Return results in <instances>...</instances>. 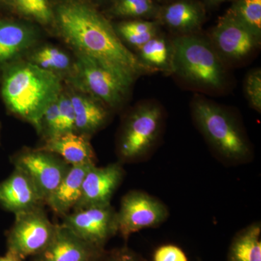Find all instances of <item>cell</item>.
Here are the masks:
<instances>
[{
  "instance_id": "cell-4",
  "label": "cell",
  "mask_w": 261,
  "mask_h": 261,
  "mask_svg": "<svg viewBox=\"0 0 261 261\" xmlns=\"http://www.w3.org/2000/svg\"><path fill=\"white\" fill-rule=\"evenodd\" d=\"M196 126L219 157L228 163L246 162L252 149L234 117L217 103L195 96L191 105Z\"/></svg>"
},
{
  "instance_id": "cell-1",
  "label": "cell",
  "mask_w": 261,
  "mask_h": 261,
  "mask_svg": "<svg viewBox=\"0 0 261 261\" xmlns=\"http://www.w3.org/2000/svg\"><path fill=\"white\" fill-rule=\"evenodd\" d=\"M60 34L75 53L100 62L130 86L153 73L123 44L108 17L88 0H60L53 10Z\"/></svg>"
},
{
  "instance_id": "cell-6",
  "label": "cell",
  "mask_w": 261,
  "mask_h": 261,
  "mask_svg": "<svg viewBox=\"0 0 261 261\" xmlns=\"http://www.w3.org/2000/svg\"><path fill=\"white\" fill-rule=\"evenodd\" d=\"M72 82L82 92L106 105L109 109L121 107L132 86L100 62L76 53Z\"/></svg>"
},
{
  "instance_id": "cell-32",
  "label": "cell",
  "mask_w": 261,
  "mask_h": 261,
  "mask_svg": "<svg viewBox=\"0 0 261 261\" xmlns=\"http://www.w3.org/2000/svg\"><path fill=\"white\" fill-rule=\"evenodd\" d=\"M205 5L206 8H215L224 4V3H228V2L235 1V0H201Z\"/></svg>"
},
{
  "instance_id": "cell-17",
  "label": "cell",
  "mask_w": 261,
  "mask_h": 261,
  "mask_svg": "<svg viewBox=\"0 0 261 261\" xmlns=\"http://www.w3.org/2000/svg\"><path fill=\"white\" fill-rule=\"evenodd\" d=\"M96 164L70 166L55 191L46 200L55 214L62 217L74 210L82 196V184L89 168Z\"/></svg>"
},
{
  "instance_id": "cell-28",
  "label": "cell",
  "mask_w": 261,
  "mask_h": 261,
  "mask_svg": "<svg viewBox=\"0 0 261 261\" xmlns=\"http://www.w3.org/2000/svg\"><path fill=\"white\" fill-rule=\"evenodd\" d=\"M247 100L254 110L261 111V70L260 68L251 70L247 75L244 84Z\"/></svg>"
},
{
  "instance_id": "cell-25",
  "label": "cell",
  "mask_w": 261,
  "mask_h": 261,
  "mask_svg": "<svg viewBox=\"0 0 261 261\" xmlns=\"http://www.w3.org/2000/svg\"><path fill=\"white\" fill-rule=\"evenodd\" d=\"M226 13L261 39V0H235Z\"/></svg>"
},
{
  "instance_id": "cell-22",
  "label": "cell",
  "mask_w": 261,
  "mask_h": 261,
  "mask_svg": "<svg viewBox=\"0 0 261 261\" xmlns=\"http://www.w3.org/2000/svg\"><path fill=\"white\" fill-rule=\"evenodd\" d=\"M113 27L123 44L133 47L135 50L161 34V28L155 20L145 19L123 20Z\"/></svg>"
},
{
  "instance_id": "cell-12",
  "label": "cell",
  "mask_w": 261,
  "mask_h": 261,
  "mask_svg": "<svg viewBox=\"0 0 261 261\" xmlns=\"http://www.w3.org/2000/svg\"><path fill=\"white\" fill-rule=\"evenodd\" d=\"M106 249L82 240L61 224L48 246L30 261H102Z\"/></svg>"
},
{
  "instance_id": "cell-14",
  "label": "cell",
  "mask_w": 261,
  "mask_h": 261,
  "mask_svg": "<svg viewBox=\"0 0 261 261\" xmlns=\"http://www.w3.org/2000/svg\"><path fill=\"white\" fill-rule=\"evenodd\" d=\"M201 0H172L161 5L154 20L176 36L197 34L206 20Z\"/></svg>"
},
{
  "instance_id": "cell-34",
  "label": "cell",
  "mask_w": 261,
  "mask_h": 261,
  "mask_svg": "<svg viewBox=\"0 0 261 261\" xmlns=\"http://www.w3.org/2000/svg\"><path fill=\"white\" fill-rule=\"evenodd\" d=\"M0 7L14 8V0H0Z\"/></svg>"
},
{
  "instance_id": "cell-19",
  "label": "cell",
  "mask_w": 261,
  "mask_h": 261,
  "mask_svg": "<svg viewBox=\"0 0 261 261\" xmlns=\"http://www.w3.org/2000/svg\"><path fill=\"white\" fill-rule=\"evenodd\" d=\"M69 96L75 111V132L89 137L106 126L110 117L106 105L85 93Z\"/></svg>"
},
{
  "instance_id": "cell-26",
  "label": "cell",
  "mask_w": 261,
  "mask_h": 261,
  "mask_svg": "<svg viewBox=\"0 0 261 261\" xmlns=\"http://www.w3.org/2000/svg\"><path fill=\"white\" fill-rule=\"evenodd\" d=\"M14 8L20 14L43 25L54 21L53 9L48 0H14Z\"/></svg>"
},
{
  "instance_id": "cell-29",
  "label": "cell",
  "mask_w": 261,
  "mask_h": 261,
  "mask_svg": "<svg viewBox=\"0 0 261 261\" xmlns=\"http://www.w3.org/2000/svg\"><path fill=\"white\" fill-rule=\"evenodd\" d=\"M62 134L75 132V111L68 94L62 93L58 97Z\"/></svg>"
},
{
  "instance_id": "cell-30",
  "label": "cell",
  "mask_w": 261,
  "mask_h": 261,
  "mask_svg": "<svg viewBox=\"0 0 261 261\" xmlns=\"http://www.w3.org/2000/svg\"><path fill=\"white\" fill-rule=\"evenodd\" d=\"M153 261H188L186 254L173 245L159 247L154 252Z\"/></svg>"
},
{
  "instance_id": "cell-2",
  "label": "cell",
  "mask_w": 261,
  "mask_h": 261,
  "mask_svg": "<svg viewBox=\"0 0 261 261\" xmlns=\"http://www.w3.org/2000/svg\"><path fill=\"white\" fill-rule=\"evenodd\" d=\"M61 92L60 75L31 62L13 63L3 73L2 95L7 108L37 132L44 111Z\"/></svg>"
},
{
  "instance_id": "cell-31",
  "label": "cell",
  "mask_w": 261,
  "mask_h": 261,
  "mask_svg": "<svg viewBox=\"0 0 261 261\" xmlns=\"http://www.w3.org/2000/svg\"><path fill=\"white\" fill-rule=\"evenodd\" d=\"M102 261H145L140 255L127 247L106 251Z\"/></svg>"
},
{
  "instance_id": "cell-10",
  "label": "cell",
  "mask_w": 261,
  "mask_h": 261,
  "mask_svg": "<svg viewBox=\"0 0 261 261\" xmlns=\"http://www.w3.org/2000/svg\"><path fill=\"white\" fill-rule=\"evenodd\" d=\"M61 224L82 240L102 249L118 233L117 211L111 204L73 211L63 216Z\"/></svg>"
},
{
  "instance_id": "cell-18",
  "label": "cell",
  "mask_w": 261,
  "mask_h": 261,
  "mask_svg": "<svg viewBox=\"0 0 261 261\" xmlns=\"http://www.w3.org/2000/svg\"><path fill=\"white\" fill-rule=\"evenodd\" d=\"M37 33L28 24L0 18V64L10 63L32 47Z\"/></svg>"
},
{
  "instance_id": "cell-8",
  "label": "cell",
  "mask_w": 261,
  "mask_h": 261,
  "mask_svg": "<svg viewBox=\"0 0 261 261\" xmlns=\"http://www.w3.org/2000/svg\"><path fill=\"white\" fill-rule=\"evenodd\" d=\"M168 216V207L162 201L143 191L128 192L117 211L118 233L127 240L140 230L161 226Z\"/></svg>"
},
{
  "instance_id": "cell-13",
  "label": "cell",
  "mask_w": 261,
  "mask_h": 261,
  "mask_svg": "<svg viewBox=\"0 0 261 261\" xmlns=\"http://www.w3.org/2000/svg\"><path fill=\"white\" fill-rule=\"evenodd\" d=\"M124 174V169L119 162L111 163L104 167L92 166L86 173L82 196L73 211L111 205V199L123 181Z\"/></svg>"
},
{
  "instance_id": "cell-33",
  "label": "cell",
  "mask_w": 261,
  "mask_h": 261,
  "mask_svg": "<svg viewBox=\"0 0 261 261\" xmlns=\"http://www.w3.org/2000/svg\"><path fill=\"white\" fill-rule=\"evenodd\" d=\"M0 261H21L18 257L15 256L13 254L7 252L3 256H0Z\"/></svg>"
},
{
  "instance_id": "cell-3",
  "label": "cell",
  "mask_w": 261,
  "mask_h": 261,
  "mask_svg": "<svg viewBox=\"0 0 261 261\" xmlns=\"http://www.w3.org/2000/svg\"><path fill=\"white\" fill-rule=\"evenodd\" d=\"M171 42V73L196 88L220 92L228 74L209 39L197 34L176 36Z\"/></svg>"
},
{
  "instance_id": "cell-23",
  "label": "cell",
  "mask_w": 261,
  "mask_h": 261,
  "mask_svg": "<svg viewBox=\"0 0 261 261\" xmlns=\"http://www.w3.org/2000/svg\"><path fill=\"white\" fill-rule=\"evenodd\" d=\"M106 16L123 20H154L161 6L156 0H111Z\"/></svg>"
},
{
  "instance_id": "cell-16",
  "label": "cell",
  "mask_w": 261,
  "mask_h": 261,
  "mask_svg": "<svg viewBox=\"0 0 261 261\" xmlns=\"http://www.w3.org/2000/svg\"><path fill=\"white\" fill-rule=\"evenodd\" d=\"M38 149L57 154L70 166L96 164V155L89 137L75 132L48 139Z\"/></svg>"
},
{
  "instance_id": "cell-15",
  "label": "cell",
  "mask_w": 261,
  "mask_h": 261,
  "mask_svg": "<svg viewBox=\"0 0 261 261\" xmlns=\"http://www.w3.org/2000/svg\"><path fill=\"white\" fill-rule=\"evenodd\" d=\"M44 205L34 182L20 170L15 168L9 177L0 182V205L5 210L15 215Z\"/></svg>"
},
{
  "instance_id": "cell-11",
  "label": "cell",
  "mask_w": 261,
  "mask_h": 261,
  "mask_svg": "<svg viewBox=\"0 0 261 261\" xmlns=\"http://www.w3.org/2000/svg\"><path fill=\"white\" fill-rule=\"evenodd\" d=\"M260 40L227 13L220 17L209 35V41L223 61H243L256 50Z\"/></svg>"
},
{
  "instance_id": "cell-7",
  "label": "cell",
  "mask_w": 261,
  "mask_h": 261,
  "mask_svg": "<svg viewBox=\"0 0 261 261\" xmlns=\"http://www.w3.org/2000/svg\"><path fill=\"white\" fill-rule=\"evenodd\" d=\"M15 216L14 224L7 234V252L23 261L48 246L56 233L57 224L51 222L43 207Z\"/></svg>"
},
{
  "instance_id": "cell-36",
  "label": "cell",
  "mask_w": 261,
  "mask_h": 261,
  "mask_svg": "<svg viewBox=\"0 0 261 261\" xmlns=\"http://www.w3.org/2000/svg\"><path fill=\"white\" fill-rule=\"evenodd\" d=\"M98 1H100V2H102V3H109L110 1H111V0H98Z\"/></svg>"
},
{
  "instance_id": "cell-35",
  "label": "cell",
  "mask_w": 261,
  "mask_h": 261,
  "mask_svg": "<svg viewBox=\"0 0 261 261\" xmlns=\"http://www.w3.org/2000/svg\"><path fill=\"white\" fill-rule=\"evenodd\" d=\"M159 4L163 5L165 4V3H167L168 2L172 1V0H156Z\"/></svg>"
},
{
  "instance_id": "cell-21",
  "label": "cell",
  "mask_w": 261,
  "mask_h": 261,
  "mask_svg": "<svg viewBox=\"0 0 261 261\" xmlns=\"http://www.w3.org/2000/svg\"><path fill=\"white\" fill-rule=\"evenodd\" d=\"M135 55L152 72L171 73V42L161 33L137 49Z\"/></svg>"
},
{
  "instance_id": "cell-20",
  "label": "cell",
  "mask_w": 261,
  "mask_h": 261,
  "mask_svg": "<svg viewBox=\"0 0 261 261\" xmlns=\"http://www.w3.org/2000/svg\"><path fill=\"white\" fill-rule=\"evenodd\" d=\"M227 261H261V224L252 223L237 233L228 250Z\"/></svg>"
},
{
  "instance_id": "cell-5",
  "label": "cell",
  "mask_w": 261,
  "mask_h": 261,
  "mask_svg": "<svg viewBox=\"0 0 261 261\" xmlns=\"http://www.w3.org/2000/svg\"><path fill=\"white\" fill-rule=\"evenodd\" d=\"M163 122V110L158 103L147 101L134 108L127 116L120 136V159L129 162L147 155L159 140Z\"/></svg>"
},
{
  "instance_id": "cell-27",
  "label": "cell",
  "mask_w": 261,
  "mask_h": 261,
  "mask_svg": "<svg viewBox=\"0 0 261 261\" xmlns=\"http://www.w3.org/2000/svg\"><path fill=\"white\" fill-rule=\"evenodd\" d=\"M38 132L42 134V135L45 137V140L62 135L61 117H60L59 108H58V98L53 101L44 111Z\"/></svg>"
},
{
  "instance_id": "cell-9",
  "label": "cell",
  "mask_w": 261,
  "mask_h": 261,
  "mask_svg": "<svg viewBox=\"0 0 261 261\" xmlns=\"http://www.w3.org/2000/svg\"><path fill=\"white\" fill-rule=\"evenodd\" d=\"M11 161L15 168L23 171L34 182L45 204L70 168L57 154L38 148L20 151Z\"/></svg>"
},
{
  "instance_id": "cell-24",
  "label": "cell",
  "mask_w": 261,
  "mask_h": 261,
  "mask_svg": "<svg viewBox=\"0 0 261 261\" xmlns=\"http://www.w3.org/2000/svg\"><path fill=\"white\" fill-rule=\"evenodd\" d=\"M30 62L39 68L60 75L72 71L74 63L64 51L54 46H44L30 57Z\"/></svg>"
}]
</instances>
